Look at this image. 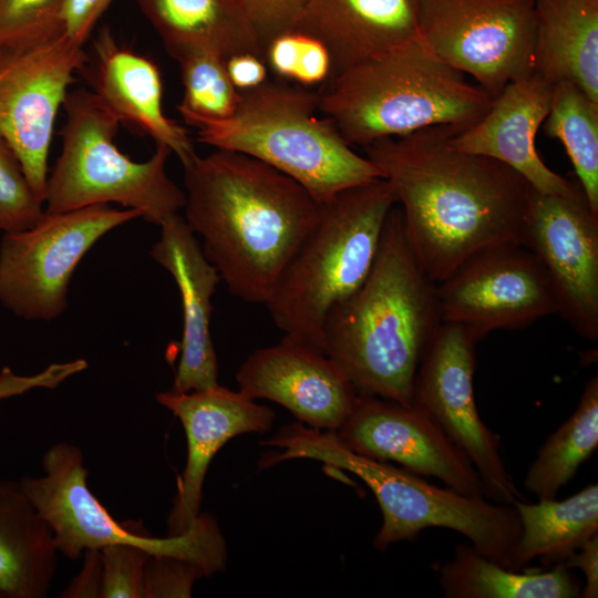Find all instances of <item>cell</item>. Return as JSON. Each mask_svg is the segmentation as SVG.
<instances>
[{
    "label": "cell",
    "instance_id": "cell-27",
    "mask_svg": "<svg viewBox=\"0 0 598 598\" xmlns=\"http://www.w3.org/2000/svg\"><path fill=\"white\" fill-rule=\"evenodd\" d=\"M439 581L446 598H575L582 590L581 580L561 564L546 571L523 573L464 544L440 567Z\"/></svg>",
    "mask_w": 598,
    "mask_h": 598
},
{
    "label": "cell",
    "instance_id": "cell-24",
    "mask_svg": "<svg viewBox=\"0 0 598 598\" xmlns=\"http://www.w3.org/2000/svg\"><path fill=\"white\" fill-rule=\"evenodd\" d=\"M53 534L20 481H0V598H44L58 568Z\"/></svg>",
    "mask_w": 598,
    "mask_h": 598
},
{
    "label": "cell",
    "instance_id": "cell-16",
    "mask_svg": "<svg viewBox=\"0 0 598 598\" xmlns=\"http://www.w3.org/2000/svg\"><path fill=\"white\" fill-rule=\"evenodd\" d=\"M336 434L358 454L399 463L461 494L484 497L483 483L466 454L414 405L359 393Z\"/></svg>",
    "mask_w": 598,
    "mask_h": 598
},
{
    "label": "cell",
    "instance_id": "cell-18",
    "mask_svg": "<svg viewBox=\"0 0 598 598\" xmlns=\"http://www.w3.org/2000/svg\"><path fill=\"white\" fill-rule=\"evenodd\" d=\"M156 401L179 419L187 439V462L168 517V536H174L185 533L198 517L204 480L216 453L237 435L268 431L275 412L220 384L158 392Z\"/></svg>",
    "mask_w": 598,
    "mask_h": 598
},
{
    "label": "cell",
    "instance_id": "cell-14",
    "mask_svg": "<svg viewBox=\"0 0 598 598\" xmlns=\"http://www.w3.org/2000/svg\"><path fill=\"white\" fill-rule=\"evenodd\" d=\"M519 244L538 260L557 313L584 339H598V215L577 181L565 193L532 188Z\"/></svg>",
    "mask_w": 598,
    "mask_h": 598
},
{
    "label": "cell",
    "instance_id": "cell-39",
    "mask_svg": "<svg viewBox=\"0 0 598 598\" xmlns=\"http://www.w3.org/2000/svg\"><path fill=\"white\" fill-rule=\"evenodd\" d=\"M233 85L240 92L255 89L267 81V63L254 53H239L225 60Z\"/></svg>",
    "mask_w": 598,
    "mask_h": 598
},
{
    "label": "cell",
    "instance_id": "cell-7",
    "mask_svg": "<svg viewBox=\"0 0 598 598\" xmlns=\"http://www.w3.org/2000/svg\"><path fill=\"white\" fill-rule=\"evenodd\" d=\"M288 453L349 471L368 485L382 512L373 540L377 549L413 540L429 527H444L464 535L486 558L516 570L520 522L514 504L437 487L405 468L355 453L331 431L297 426L288 440Z\"/></svg>",
    "mask_w": 598,
    "mask_h": 598
},
{
    "label": "cell",
    "instance_id": "cell-20",
    "mask_svg": "<svg viewBox=\"0 0 598 598\" xmlns=\"http://www.w3.org/2000/svg\"><path fill=\"white\" fill-rule=\"evenodd\" d=\"M159 227V238L150 255L174 278L183 308L181 358L171 390L213 388L219 383L210 334L212 298L221 279L183 216L176 214Z\"/></svg>",
    "mask_w": 598,
    "mask_h": 598
},
{
    "label": "cell",
    "instance_id": "cell-23",
    "mask_svg": "<svg viewBox=\"0 0 598 598\" xmlns=\"http://www.w3.org/2000/svg\"><path fill=\"white\" fill-rule=\"evenodd\" d=\"M534 65L598 102V0H535Z\"/></svg>",
    "mask_w": 598,
    "mask_h": 598
},
{
    "label": "cell",
    "instance_id": "cell-8",
    "mask_svg": "<svg viewBox=\"0 0 598 598\" xmlns=\"http://www.w3.org/2000/svg\"><path fill=\"white\" fill-rule=\"evenodd\" d=\"M63 110L62 150L48 175L44 212L117 203L159 226L184 208L185 190L166 173L167 146L156 145L144 162L123 154L114 143L121 121L93 91H70Z\"/></svg>",
    "mask_w": 598,
    "mask_h": 598
},
{
    "label": "cell",
    "instance_id": "cell-21",
    "mask_svg": "<svg viewBox=\"0 0 598 598\" xmlns=\"http://www.w3.org/2000/svg\"><path fill=\"white\" fill-rule=\"evenodd\" d=\"M87 78L93 93L121 121L167 146L185 163L196 154L188 132L167 117L162 106L163 82L158 66L148 58L121 47L103 28L93 43Z\"/></svg>",
    "mask_w": 598,
    "mask_h": 598
},
{
    "label": "cell",
    "instance_id": "cell-22",
    "mask_svg": "<svg viewBox=\"0 0 598 598\" xmlns=\"http://www.w3.org/2000/svg\"><path fill=\"white\" fill-rule=\"evenodd\" d=\"M420 10L421 0H310L295 30L326 45L331 78L419 39Z\"/></svg>",
    "mask_w": 598,
    "mask_h": 598
},
{
    "label": "cell",
    "instance_id": "cell-11",
    "mask_svg": "<svg viewBox=\"0 0 598 598\" xmlns=\"http://www.w3.org/2000/svg\"><path fill=\"white\" fill-rule=\"evenodd\" d=\"M420 38L494 99L535 71V0H421Z\"/></svg>",
    "mask_w": 598,
    "mask_h": 598
},
{
    "label": "cell",
    "instance_id": "cell-32",
    "mask_svg": "<svg viewBox=\"0 0 598 598\" xmlns=\"http://www.w3.org/2000/svg\"><path fill=\"white\" fill-rule=\"evenodd\" d=\"M43 205L16 152L0 134V231L13 233L32 227L43 215Z\"/></svg>",
    "mask_w": 598,
    "mask_h": 598
},
{
    "label": "cell",
    "instance_id": "cell-1",
    "mask_svg": "<svg viewBox=\"0 0 598 598\" xmlns=\"http://www.w3.org/2000/svg\"><path fill=\"white\" fill-rule=\"evenodd\" d=\"M458 131L432 126L363 148L391 186L408 244L434 283L484 249L519 244L532 192L505 164L456 148Z\"/></svg>",
    "mask_w": 598,
    "mask_h": 598
},
{
    "label": "cell",
    "instance_id": "cell-33",
    "mask_svg": "<svg viewBox=\"0 0 598 598\" xmlns=\"http://www.w3.org/2000/svg\"><path fill=\"white\" fill-rule=\"evenodd\" d=\"M66 0H0V47L54 33Z\"/></svg>",
    "mask_w": 598,
    "mask_h": 598
},
{
    "label": "cell",
    "instance_id": "cell-31",
    "mask_svg": "<svg viewBox=\"0 0 598 598\" xmlns=\"http://www.w3.org/2000/svg\"><path fill=\"white\" fill-rule=\"evenodd\" d=\"M265 61L276 75L308 87L322 85L331 75V56L315 37L291 30L271 39Z\"/></svg>",
    "mask_w": 598,
    "mask_h": 598
},
{
    "label": "cell",
    "instance_id": "cell-34",
    "mask_svg": "<svg viewBox=\"0 0 598 598\" xmlns=\"http://www.w3.org/2000/svg\"><path fill=\"white\" fill-rule=\"evenodd\" d=\"M150 555L134 545L115 544L101 548L100 597L144 598V568Z\"/></svg>",
    "mask_w": 598,
    "mask_h": 598
},
{
    "label": "cell",
    "instance_id": "cell-15",
    "mask_svg": "<svg viewBox=\"0 0 598 598\" xmlns=\"http://www.w3.org/2000/svg\"><path fill=\"white\" fill-rule=\"evenodd\" d=\"M436 298L442 322L462 326L477 342L492 331L522 329L557 313L543 267L516 243L468 258L436 283Z\"/></svg>",
    "mask_w": 598,
    "mask_h": 598
},
{
    "label": "cell",
    "instance_id": "cell-29",
    "mask_svg": "<svg viewBox=\"0 0 598 598\" xmlns=\"http://www.w3.org/2000/svg\"><path fill=\"white\" fill-rule=\"evenodd\" d=\"M546 134L564 145L587 200L598 215V102L567 81L553 83Z\"/></svg>",
    "mask_w": 598,
    "mask_h": 598
},
{
    "label": "cell",
    "instance_id": "cell-9",
    "mask_svg": "<svg viewBox=\"0 0 598 598\" xmlns=\"http://www.w3.org/2000/svg\"><path fill=\"white\" fill-rule=\"evenodd\" d=\"M44 475L20 484L49 525L59 553L76 560L83 550L134 545L152 555H168L200 565L208 576L223 569L226 545L213 517L198 515L183 534L156 538L116 522L89 489L82 451L70 443L52 445L43 455Z\"/></svg>",
    "mask_w": 598,
    "mask_h": 598
},
{
    "label": "cell",
    "instance_id": "cell-5",
    "mask_svg": "<svg viewBox=\"0 0 598 598\" xmlns=\"http://www.w3.org/2000/svg\"><path fill=\"white\" fill-rule=\"evenodd\" d=\"M200 143L252 156L300 183L320 204L343 189L382 178L319 110L318 91L266 81L240 91L234 114L184 115Z\"/></svg>",
    "mask_w": 598,
    "mask_h": 598
},
{
    "label": "cell",
    "instance_id": "cell-4",
    "mask_svg": "<svg viewBox=\"0 0 598 598\" xmlns=\"http://www.w3.org/2000/svg\"><path fill=\"white\" fill-rule=\"evenodd\" d=\"M319 110L353 147L432 126L465 128L493 97L421 40L370 58L328 79Z\"/></svg>",
    "mask_w": 598,
    "mask_h": 598
},
{
    "label": "cell",
    "instance_id": "cell-41",
    "mask_svg": "<svg viewBox=\"0 0 598 598\" xmlns=\"http://www.w3.org/2000/svg\"><path fill=\"white\" fill-rule=\"evenodd\" d=\"M102 566L100 549L85 551L81 573L63 592V597H100Z\"/></svg>",
    "mask_w": 598,
    "mask_h": 598
},
{
    "label": "cell",
    "instance_id": "cell-40",
    "mask_svg": "<svg viewBox=\"0 0 598 598\" xmlns=\"http://www.w3.org/2000/svg\"><path fill=\"white\" fill-rule=\"evenodd\" d=\"M566 568H579L586 578L581 597H598V534L586 542L563 564Z\"/></svg>",
    "mask_w": 598,
    "mask_h": 598
},
{
    "label": "cell",
    "instance_id": "cell-37",
    "mask_svg": "<svg viewBox=\"0 0 598 598\" xmlns=\"http://www.w3.org/2000/svg\"><path fill=\"white\" fill-rule=\"evenodd\" d=\"M86 368L87 361L84 359L51 363L41 372L32 375H20L9 367H3L0 371V400L20 395L38 388L55 389L66 379Z\"/></svg>",
    "mask_w": 598,
    "mask_h": 598
},
{
    "label": "cell",
    "instance_id": "cell-38",
    "mask_svg": "<svg viewBox=\"0 0 598 598\" xmlns=\"http://www.w3.org/2000/svg\"><path fill=\"white\" fill-rule=\"evenodd\" d=\"M113 0H66L60 23L62 32L84 47L95 24Z\"/></svg>",
    "mask_w": 598,
    "mask_h": 598
},
{
    "label": "cell",
    "instance_id": "cell-19",
    "mask_svg": "<svg viewBox=\"0 0 598 598\" xmlns=\"http://www.w3.org/2000/svg\"><path fill=\"white\" fill-rule=\"evenodd\" d=\"M551 87L536 71L508 83L480 120L454 134V146L505 164L536 192H567L574 181L550 169L535 145L549 111Z\"/></svg>",
    "mask_w": 598,
    "mask_h": 598
},
{
    "label": "cell",
    "instance_id": "cell-13",
    "mask_svg": "<svg viewBox=\"0 0 598 598\" xmlns=\"http://www.w3.org/2000/svg\"><path fill=\"white\" fill-rule=\"evenodd\" d=\"M477 341L465 328L442 322L419 364L412 405L425 412L466 454L484 497L514 504L522 496L501 454V441L481 419L473 389Z\"/></svg>",
    "mask_w": 598,
    "mask_h": 598
},
{
    "label": "cell",
    "instance_id": "cell-2",
    "mask_svg": "<svg viewBox=\"0 0 598 598\" xmlns=\"http://www.w3.org/2000/svg\"><path fill=\"white\" fill-rule=\"evenodd\" d=\"M184 219L228 291L266 305L321 204L297 181L247 154L217 148L182 164Z\"/></svg>",
    "mask_w": 598,
    "mask_h": 598
},
{
    "label": "cell",
    "instance_id": "cell-36",
    "mask_svg": "<svg viewBox=\"0 0 598 598\" xmlns=\"http://www.w3.org/2000/svg\"><path fill=\"white\" fill-rule=\"evenodd\" d=\"M310 0H237L264 51L275 37L295 30Z\"/></svg>",
    "mask_w": 598,
    "mask_h": 598
},
{
    "label": "cell",
    "instance_id": "cell-10",
    "mask_svg": "<svg viewBox=\"0 0 598 598\" xmlns=\"http://www.w3.org/2000/svg\"><path fill=\"white\" fill-rule=\"evenodd\" d=\"M142 217L135 209L94 205L44 212L30 228L4 233L0 244V303L27 320L50 321L68 308L71 277L110 230Z\"/></svg>",
    "mask_w": 598,
    "mask_h": 598
},
{
    "label": "cell",
    "instance_id": "cell-3",
    "mask_svg": "<svg viewBox=\"0 0 598 598\" xmlns=\"http://www.w3.org/2000/svg\"><path fill=\"white\" fill-rule=\"evenodd\" d=\"M441 323L436 283L417 264L394 206L368 276L327 315L322 350L358 393L412 405L419 364Z\"/></svg>",
    "mask_w": 598,
    "mask_h": 598
},
{
    "label": "cell",
    "instance_id": "cell-25",
    "mask_svg": "<svg viewBox=\"0 0 598 598\" xmlns=\"http://www.w3.org/2000/svg\"><path fill=\"white\" fill-rule=\"evenodd\" d=\"M169 55L184 48L217 51L226 60L265 51L237 0H135Z\"/></svg>",
    "mask_w": 598,
    "mask_h": 598
},
{
    "label": "cell",
    "instance_id": "cell-35",
    "mask_svg": "<svg viewBox=\"0 0 598 598\" xmlns=\"http://www.w3.org/2000/svg\"><path fill=\"white\" fill-rule=\"evenodd\" d=\"M208 577L205 569L188 559L150 555L144 568V598L190 597L196 579Z\"/></svg>",
    "mask_w": 598,
    "mask_h": 598
},
{
    "label": "cell",
    "instance_id": "cell-6",
    "mask_svg": "<svg viewBox=\"0 0 598 598\" xmlns=\"http://www.w3.org/2000/svg\"><path fill=\"white\" fill-rule=\"evenodd\" d=\"M395 205L383 178L343 189L321 204L317 223L266 303L278 329L322 350L327 315L368 276Z\"/></svg>",
    "mask_w": 598,
    "mask_h": 598
},
{
    "label": "cell",
    "instance_id": "cell-28",
    "mask_svg": "<svg viewBox=\"0 0 598 598\" xmlns=\"http://www.w3.org/2000/svg\"><path fill=\"white\" fill-rule=\"evenodd\" d=\"M598 446V378L584 388L574 413L539 448L524 480L525 488L539 499L556 498Z\"/></svg>",
    "mask_w": 598,
    "mask_h": 598
},
{
    "label": "cell",
    "instance_id": "cell-26",
    "mask_svg": "<svg viewBox=\"0 0 598 598\" xmlns=\"http://www.w3.org/2000/svg\"><path fill=\"white\" fill-rule=\"evenodd\" d=\"M520 535L514 566L522 570L534 558L544 566L563 564L598 534V485L590 484L570 497L526 503L516 499Z\"/></svg>",
    "mask_w": 598,
    "mask_h": 598
},
{
    "label": "cell",
    "instance_id": "cell-17",
    "mask_svg": "<svg viewBox=\"0 0 598 598\" xmlns=\"http://www.w3.org/2000/svg\"><path fill=\"white\" fill-rule=\"evenodd\" d=\"M236 381L250 399L278 403L321 431L336 432L359 395L326 352L290 334L251 352L239 367Z\"/></svg>",
    "mask_w": 598,
    "mask_h": 598
},
{
    "label": "cell",
    "instance_id": "cell-12",
    "mask_svg": "<svg viewBox=\"0 0 598 598\" xmlns=\"http://www.w3.org/2000/svg\"><path fill=\"white\" fill-rule=\"evenodd\" d=\"M86 62L84 47L62 30L0 47V134L43 204L54 122Z\"/></svg>",
    "mask_w": 598,
    "mask_h": 598
},
{
    "label": "cell",
    "instance_id": "cell-30",
    "mask_svg": "<svg viewBox=\"0 0 598 598\" xmlns=\"http://www.w3.org/2000/svg\"><path fill=\"white\" fill-rule=\"evenodd\" d=\"M179 65L184 95L178 113L204 118L231 116L240 92L233 85L223 55L209 48H184L171 55Z\"/></svg>",
    "mask_w": 598,
    "mask_h": 598
}]
</instances>
